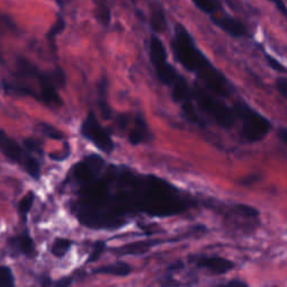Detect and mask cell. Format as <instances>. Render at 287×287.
<instances>
[{"label":"cell","mask_w":287,"mask_h":287,"mask_svg":"<svg viewBox=\"0 0 287 287\" xmlns=\"http://www.w3.org/2000/svg\"><path fill=\"white\" fill-rule=\"evenodd\" d=\"M97 16H98V19L100 20L101 24L108 25L109 23H110L111 13H110V9H109L107 6H104V5L99 6V8H98V15Z\"/></svg>","instance_id":"obj_23"},{"label":"cell","mask_w":287,"mask_h":287,"mask_svg":"<svg viewBox=\"0 0 287 287\" xmlns=\"http://www.w3.org/2000/svg\"><path fill=\"white\" fill-rule=\"evenodd\" d=\"M236 112L242 120V134L249 141L260 140L267 135L270 123L266 118L243 103L236 107Z\"/></svg>","instance_id":"obj_4"},{"label":"cell","mask_w":287,"mask_h":287,"mask_svg":"<svg viewBox=\"0 0 287 287\" xmlns=\"http://www.w3.org/2000/svg\"><path fill=\"white\" fill-rule=\"evenodd\" d=\"M279 137H281V139L284 141L285 144H287V129H282L281 132H279Z\"/></svg>","instance_id":"obj_34"},{"label":"cell","mask_w":287,"mask_h":287,"mask_svg":"<svg viewBox=\"0 0 287 287\" xmlns=\"http://www.w3.org/2000/svg\"><path fill=\"white\" fill-rule=\"evenodd\" d=\"M192 1L203 13L210 14V15L217 13L220 9V5L217 0H192Z\"/></svg>","instance_id":"obj_15"},{"label":"cell","mask_w":287,"mask_h":287,"mask_svg":"<svg viewBox=\"0 0 287 287\" xmlns=\"http://www.w3.org/2000/svg\"><path fill=\"white\" fill-rule=\"evenodd\" d=\"M199 265L217 274H223V272L231 270L234 267V264L230 260L220 257H204L199 260Z\"/></svg>","instance_id":"obj_10"},{"label":"cell","mask_w":287,"mask_h":287,"mask_svg":"<svg viewBox=\"0 0 287 287\" xmlns=\"http://www.w3.org/2000/svg\"><path fill=\"white\" fill-rule=\"evenodd\" d=\"M183 111L186 117L190 119L191 121L193 122H197L199 120V117H198V114L197 111H195V108L193 104H192L191 101H187V102H184L183 103Z\"/></svg>","instance_id":"obj_25"},{"label":"cell","mask_w":287,"mask_h":287,"mask_svg":"<svg viewBox=\"0 0 287 287\" xmlns=\"http://www.w3.org/2000/svg\"><path fill=\"white\" fill-rule=\"evenodd\" d=\"M81 132L83 136L88 138L89 140L96 145V146L104 152H110L114 150V143H112L110 136L108 135L100 123L98 122L96 116L90 112L88 117L82 123Z\"/></svg>","instance_id":"obj_6"},{"label":"cell","mask_w":287,"mask_h":287,"mask_svg":"<svg viewBox=\"0 0 287 287\" xmlns=\"http://www.w3.org/2000/svg\"><path fill=\"white\" fill-rule=\"evenodd\" d=\"M266 59H267L268 64L270 65V68H274L275 71H279V72H284L285 71V68L283 67V65L279 63L277 60L274 59V57H271L270 55H266Z\"/></svg>","instance_id":"obj_30"},{"label":"cell","mask_w":287,"mask_h":287,"mask_svg":"<svg viewBox=\"0 0 287 287\" xmlns=\"http://www.w3.org/2000/svg\"><path fill=\"white\" fill-rule=\"evenodd\" d=\"M172 91L173 98L177 102H187V101H191L192 98H193V90L188 86L187 82L182 76H180L172 85Z\"/></svg>","instance_id":"obj_11"},{"label":"cell","mask_w":287,"mask_h":287,"mask_svg":"<svg viewBox=\"0 0 287 287\" xmlns=\"http://www.w3.org/2000/svg\"><path fill=\"white\" fill-rule=\"evenodd\" d=\"M271 1L275 3V6L277 7V8L284 14V15H287V7L285 3L283 2V0H271Z\"/></svg>","instance_id":"obj_32"},{"label":"cell","mask_w":287,"mask_h":287,"mask_svg":"<svg viewBox=\"0 0 287 287\" xmlns=\"http://www.w3.org/2000/svg\"><path fill=\"white\" fill-rule=\"evenodd\" d=\"M43 132H44V134L46 136H49L50 138H52V139H62L63 138V135H62V133L60 132V130H57L54 128V127L50 126V125H43Z\"/></svg>","instance_id":"obj_27"},{"label":"cell","mask_w":287,"mask_h":287,"mask_svg":"<svg viewBox=\"0 0 287 287\" xmlns=\"http://www.w3.org/2000/svg\"><path fill=\"white\" fill-rule=\"evenodd\" d=\"M150 249V243L147 242H135L132 245H127L118 250L121 253H143Z\"/></svg>","instance_id":"obj_19"},{"label":"cell","mask_w":287,"mask_h":287,"mask_svg":"<svg viewBox=\"0 0 287 287\" xmlns=\"http://www.w3.org/2000/svg\"><path fill=\"white\" fill-rule=\"evenodd\" d=\"M150 57L159 81H161L163 84L172 86L181 75L177 73L173 68L172 65L167 62L165 47L157 36H152L151 38Z\"/></svg>","instance_id":"obj_5"},{"label":"cell","mask_w":287,"mask_h":287,"mask_svg":"<svg viewBox=\"0 0 287 287\" xmlns=\"http://www.w3.org/2000/svg\"><path fill=\"white\" fill-rule=\"evenodd\" d=\"M134 1H136V0H134Z\"/></svg>","instance_id":"obj_35"},{"label":"cell","mask_w":287,"mask_h":287,"mask_svg":"<svg viewBox=\"0 0 287 287\" xmlns=\"http://www.w3.org/2000/svg\"><path fill=\"white\" fill-rule=\"evenodd\" d=\"M103 167V161L99 156L92 155L86 157L73 169V177L79 184L86 185L97 180L98 174Z\"/></svg>","instance_id":"obj_7"},{"label":"cell","mask_w":287,"mask_h":287,"mask_svg":"<svg viewBox=\"0 0 287 287\" xmlns=\"http://www.w3.org/2000/svg\"><path fill=\"white\" fill-rule=\"evenodd\" d=\"M276 89L278 90V92L282 94L283 97L287 99V78H278L276 80Z\"/></svg>","instance_id":"obj_28"},{"label":"cell","mask_w":287,"mask_h":287,"mask_svg":"<svg viewBox=\"0 0 287 287\" xmlns=\"http://www.w3.org/2000/svg\"><path fill=\"white\" fill-rule=\"evenodd\" d=\"M218 26L221 30H223L228 34H230L234 37H242L247 34V27L243 25L240 20L235 19V18L224 16L220 18H216L214 19Z\"/></svg>","instance_id":"obj_8"},{"label":"cell","mask_w":287,"mask_h":287,"mask_svg":"<svg viewBox=\"0 0 287 287\" xmlns=\"http://www.w3.org/2000/svg\"><path fill=\"white\" fill-rule=\"evenodd\" d=\"M193 98H195L199 106L205 112H208L214 120L220 126H222L223 128H230L234 125V112L222 101L217 99L212 94H209L206 91L199 88V86L193 90Z\"/></svg>","instance_id":"obj_3"},{"label":"cell","mask_w":287,"mask_h":287,"mask_svg":"<svg viewBox=\"0 0 287 287\" xmlns=\"http://www.w3.org/2000/svg\"><path fill=\"white\" fill-rule=\"evenodd\" d=\"M99 96H100L99 106L101 109V112H102L104 118H109V116H110V110H109L107 99H106L107 98V81L106 80H102V81L100 82Z\"/></svg>","instance_id":"obj_16"},{"label":"cell","mask_w":287,"mask_h":287,"mask_svg":"<svg viewBox=\"0 0 287 287\" xmlns=\"http://www.w3.org/2000/svg\"><path fill=\"white\" fill-rule=\"evenodd\" d=\"M172 50L176 60L187 71L197 74L212 93L219 97H227L230 93L228 81L224 76L210 63L194 44L193 38L183 26L176 27L172 42Z\"/></svg>","instance_id":"obj_1"},{"label":"cell","mask_w":287,"mask_h":287,"mask_svg":"<svg viewBox=\"0 0 287 287\" xmlns=\"http://www.w3.org/2000/svg\"><path fill=\"white\" fill-rule=\"evenodd\" d=\"M132 268H130L127 264L118 263L114 265H109V266H103L98 268L94 270V272L98 274H107V275H116V276H126L128 275Z\"/></svg>","instance_id":"obj_12"},{"label":"cell","mask_w":287,"mask_h":287,"mask_svg":"<svg viewBox=\"0 0 287 287\" xmlns=\"http://www.w3.org/2000/svg\"><path fill=\"white\" fill-rule=\"evenodd\" d=\"M72 284V279L70 277H64L60 279L59 282H56V284L54 287H70Z\"/></svg>","instance_id":"obj_31"},{"label":"cell","mask_w":287,"mask_h":287,"mask_svg":"<svg viewBox=\"0 0 287 287\" xmlns=\"http://www.w3.org/2000/svg\"><path fill=\"white\" fill-rule=\"evenodd\" d=\"M24 165L28 174H30L33 179H39V175H41V166H39V163L36 161L35 158L30 157V156L25 157Z\"/></svg>","instance_id":"obj_18"},{"label":"cell","mask_w":287,"mask_h":287,"mask_svg":"<svg viewBox=\"0 0 287 287\" xmlns=\"http://www.w3.org/2000/svg\"><path fill=\"white\" fill-rule=\"evenodd\" d=\"M70 247H71L70 240H68V239H57V240L54 242L52 252L56 257H62L68 252Z\"/></svg>","instance_id":"obj_20"},{"label":"cell","mask_w":287,"mask_h":287,"mask_svg":"<svg viewBox=\"0 0 287 287\" xmlns=\"http://www.w3.org/2000/svg\"><path fill=\"white\" fill-rule=\"evenodd\" d=\"M104 247H106V245H104V243L101 242V241L97 242L96 245H94L92 253H90V257H89V260H88L89 263H93V261H96V260L99 259L100 256H101V253H103Z\"/></svg>","instance_id":"obj_26"},{"label":"cell","mask_w":287,"mask_h":287,"mask_svg":"<svg viewBox=\"0 0 287 287\" xmlns=\"http://www.w3.org/2000/svg\"><path fill=\"white\" fill-rule=\"evenodd\" d=\"M34 194L32 193H28L26 197H24V199H21V201L19 203V205H18V210H19V213L21 216H27V213L30 212V210L33 205V202H34Z\"/></svg>","instance_id":"obj_22"},{"label":"cell","mask_w":287,"mask_h":287,"mask_svg":"<svg viewBox=\"0 0 287 287\" xmlns=\"http://www.w3.org/2000/svg\"><path fill=\"white\" fill-rule=\"evenodd\" d=\"M151 26L157 33H162L166 28V17L161 8H155L151 15Z\"/></svg>","instance_id":"obj_13"},{"label":"cell","mask_w":287,"mask_h":287,"mask_svg":"<svg viewBox=\"0 0 287 287\" xmlns=\"http://www.w3.org/2000/svg\"><path fill=\"white\" fill-rule=\"evenodd\" d=\"M64 30V19L61 16H59L57 20L55 21V24L53 25V27L51 28V31L47 34V38L49 39H53L54 37H56L60 33Z\"/></svg>","instance_id":"obj_24"},{"label":"cell","mask_w":287,"mask_h":287,"mask_svg":"<svg viewBox=\"0 0 287 287\" xmlns=\"http://www.w3.org/2000/svg\"><path fill=\"white\" fill-rule=\"evenodd\" d=\"M0 151L14 162H23L25 158L21 148L15 141L7 137L1 130H0Z\"/></svg>","instance_id":"obj_9"},{"label":"cell","mask_w":287,"mask_h":287,"mask_svg":"<svg viewBox=\"0 0 287 287\" xmlns=\"http://www.w3.org/2000/svg\"><path fill=\"white\" fill-rule=\"evenodd\" d=\"M132 191L136 208L152 216H172L185 209L175 188L157 177L134 179Z\"/></svg>","instance_id":"obj_2"},{"label":"cell","mask_w":287,"mask_h":287,"mask_svg":"<svg viewBox=\"0 0 287 287\" xmlns=\"http://www.w3.org/2000/svg\"><path fill=\"white\" fill-rule=\"evenodd\" d=\"M145 136H146V125H145L144 120L137 119V125L135 128L132 130V133H130L129 135L130 143L134 145L139 144L144 140Z\"/></svg>","instance_id":"obj_14"},{"label":"cell","mask_w":287,"mask_h":287,"mask_svg":"<svg viewBox=\"0 0 287 287\" xmlns=\"http://www.w3.org/2000/svg\"><path fill=\"white\" fill-rule=\"evenodd\" d=\"M0 287H15L12 270L8 267H0Z\"/></svg>","instance_id":"obj_21"},{"label":"cell","mask_w":287,"mask_h":287,"mask_svg":"<svg viewBox=\"0 0 287 287\" xmlns=\"http://www.w3.org/2000/svg\"><path fill=\"white\" fill-rule=\"evenodd\" d=\"M219 287H248V285L245 284V283L239 282V281H232L230 283H227V284L221 285Z\"/></svg>","instance_id":"obj_33"},{"label":"cell","mask_w":287,"mask_h":287,"mask_svg":"<svg viewBox=\"0 0 287 287\" xmlns=\"http://www.w3.org/2000/svg\"><path fill=\"white\" fill-rule=\"evenodd\" d=\"M18 246H19V249L21 253H24L25 255L31 256L35 253V246L34 241L32 240V238L27 234H24L18 238Z\"/></svg>","instance_id":"obj_17"},{"label":"cell","mask_w":287,"mask_h":287,"mask_svg":"<svg viewBox=\"0 0 287 287\" xmlns=\"http://www.w3.org/2000/svg\"><path fill=\"white\" fill-rule=\"evenodd\" d=\"M236 209H237V211L239 213H241L246 217H256L258 214L257 210L250 208V206H247V205H242V204L237 205L236 206Z\"/></svg>","instance_id":"obj_29"}]
</instances>
